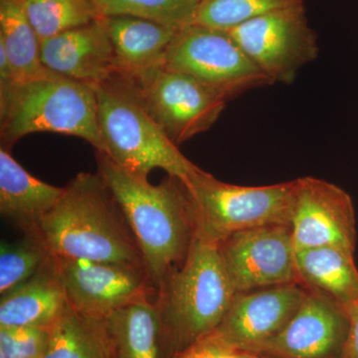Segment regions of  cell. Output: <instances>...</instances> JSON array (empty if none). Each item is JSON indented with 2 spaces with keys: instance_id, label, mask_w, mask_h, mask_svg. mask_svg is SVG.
<instances>
[{
  "instance_id": "obj_1",
  "label": "cell",
  "mask_w": 358,
  "mask_h": 358,
  "mask_svg": "<svg viewBox=\"0 0 358 358\" xmlns=\"http://www.w3.org/2000/svg\"><path fill=\"white\" fill-rule=\"evenodd\" d=\"M98 173L121 207L155 292L185 260L195 231L194 214L185 183L169 176L154 185L96 152Z\"/></svg>"
},
{
  "instance_id": "obj_2",
  "label": "cell",
  "mask_w": 358,
  "mask_h": 358,
  "mask_svg": "<svg viewBox=\"0 0 358 358\" xmlns=\"http://www.w3.org/2000/svg\"><path fill=\"white\" fill-rule=\"evenodd\" d=\"M31 237L56 258L145 267L133 231L98 171L71 179Z\"/></svg>"
},
{
  "instance_id": "obj_3",
  "label": "cell",
  "mask_w": 358,
  "mask_h": 358,
  "mask_svg": "<svg viewBox=\"0 0 358 358\" xmlns=\"http://www.w3.org/2000/svg\"><path fill=\"white\" fill-rule=\"evenodd\" d=\"M218 242L194 231L183 263L155 292L159 358H173L221 324L237 294Z\"/></svg>"
},
{
  "instance_id": "obj_4",
  "label": "cell",
  "mask_w": 358,
  "mask_h": 358,
  "mask_svg": "<svg viewBox=\"0 0 358 358\" xmlns=\"http://www.w3.org/2000/svg\"><path fill=\"white\" fill-rule=\"evenodd\" d=\"M103 154L129 173L148 178L154 169L187 180L201 171L181 154L148 114L136 85L117 74L95 85Z\"/></svg>"
},
{
  "instance_id": "obj_5",
  "label": "cell",
  "mask_w": 358,
  "mask_h": 358,
  "mask_svg": "<svg viewBox=\"0 0 358 358\" xmlns=\"http://www.w3.org/2000/svg\"><path fill=\"white\" fill-rule=\"evenodd\" d=\"M35 133L77 136L102 152L95 87L53 72L14 84L0 96L1 147Z\"/></svg>"
},
{
  "instance_id": "obj_6",
  "label": "cell",
  "mask_w": 358,
  "mask_h": 358,
  "mask_svg": "<svg viewBox=\"0 0 358 358\" xmlns=\"http://www.w3.org/2000/svg\"><path fill=\"white\" fill-rule=\"evenodd\" d=\"M182 182L192 201L195 231L218 243L239 231L291 226L296 179L273 185L240 186L218 180L201 169Z\"/></svg>"
},
{
  "instance_id": "obj_7",
  "label": "cell",
  "mask_w": 358,
  "mask_h": 358,
  "mask_svg": "<svg viewBox=\"0 0 358 358\" xmlns=\"http://www.w3.org/2000/svg\"><path fill=\"white\" fill-rule=\"evenodd\" d=\"M164 66L196 80L227 102L273 85L229 33L195 23L179 30Z\"/></svg>"
},
{
  "instance_id": "obj_8",
  "label": "cell",
  "mask_w": 358,
  "mask_h": 358,
  "mask_svg": "<svg viewBox=\"0 0 358 358\" xmlns=\"http://www.w3.org/2000/svg\"><path fill=\"white\" fill-rule=\"evenodd\" d=\"M227 32L272 84L294 83L299 71L319 56L305 4L273 11Z\"/></svg>"
},
{
  "instance_id": "obj_9",
  "label": "cell",
  "mask_w": 358,
  "mask_h": 358,
  "mask_svg": "<svg viewBox=\"0 0 358 358\" xmlns=\"http://www.w3.org/2000/svg\"><path fill=\"white\" fill-rule=\"evenodd\" d=\"M129 79L136 85L148 114L178 148L211 129L227 105L215 92L166 66Z\"/></svg>"
},
{
  "instance_id": "obj_10",
  "label": "cell",
  "mask_w": 358,
  "mask_h": 358,
  "mask_svg": "<svg viewBox=\"0 0 358 358\" xmlns=\"http://www.w3.org/2000/svg\"><path fill=\"white\" fill-rule=\"evenodd\" d=\"M73 310L102 320L155 289L143 266L52 257Z\"/></svg>"
},
{
  "instance_id": "obj_11",
  "label": "cell",
  "mask_w": 358,
  "mask_h": 358,
  "mask_svg": "<svg viewBox=\"0 0 358 358\" xmlns=\"http://www.w3.org/2000/svg\"><path fill=\"white\" fill-rule=\"evenodd\" d=\"M219 251L237 293L299 282L291 226L233 233L219 243Z\"/></svg>"
},
{
  "instance_id": "obj_12",
  "label": "cell",
  "mask_w": 358,
  "mask_h": 358,
  "mask_svg": "<svg viewBox=\"0 0 358 358\" xmlns=\"http://www.w3.org/2000/svg\"><path fill=\"white\" fill-rule=\"evenodd\" d=\"M291 228L296 250L336 247L355 254L357 218L352 197L324 179H296Z\"/></svg>"
},
{
  "instance_id": "obj_13",
  "label": "cell",
  "mask_w": 358,
  "mask_h": 358,
  "mask_svg": "<svg viewBox=\"0 0 358 358\" xmlns=\"http://www.w3.org/2000/svg\"><path fill=\"white\" fill-rule=\"evenodd\" d=\"M350 331L348 313L308 291L288 324L252 352L273 358H343Z\"/></svg>"
},
{
  "instance_id": "obj_14",
  "label": "cell",
  "mask_w": 358,
  "mask_h": 358,
  "mask_svg": "<svg viewBox=\"0 0 358 358\" xmlns=\"http://www.w3.org/2000/svg\"><path fill=\"white\" fill-rule=\"evenodd\" d=\"M306 294L300 282L238 293L214 333L231 350L252 352L284 329Z\"/></svg>"
},
{
  "instance_id": "obj_15",
  "label": "cell",
  "mask_w": 358,
  "mask_h": 358,
  "mask_svg": "<svg viewBox=\"0 0 358 358\" xmlns=\"http://www.w3.org/2000/svg\"><path fill=\"white\" fill-rule=\"evenodd\" d=\"M41 60L50 72L93 86L119 74L112 42L99 18L42 41Z\"/></svg>"
},
{
  "instance_id": "obj_16",
  "label": "cell",
  "mask_w": 358,
  "mask_h": 358,
  "mask_svg": "<svg viewBox=\"0 0 358 358\" xmlns=\"http://www.w3.org/2000/svg\"><path fill=\"white\" fill-rule=\"evenodd\" d=\"M99 20L112 42L119 74L127 78L164 66L181 29L134 16H100Z\"/></svg>"
},
{
  "instance_id": "obj_17",
  "label": "cell",
  "mask_w": 358,
  "mask_h": 358,
  "mask_svg": "<svg viewBox=\"0 0 358 358\" xmlns=\"http://www.w3.org/2000/svg\"><path fill=\"white\" fill-rule=\"evenodd\" d=\"M67 307L64 287L50 256L36 274L1 294L0 327L51 329Z\"/></svg>"
},
{
  "instance_id": "obj_18",
  "label": "cell",
  "mask_w": 358,
  "mask_h": 358,
  "mask_svg": "<svg viewBox=\"0 0 358 358\" xmlns=\"http://www.w3.org/2000/svg\"><path fill=\"white\" fill-rule=\"evenodd\" d=\"M64 187L48 185L20 166L7 148H0V212L4 218L34 236Z\"/></svg>"
},
{
  "instance_id": "obj_19",
  "label": "cell",
  "mask_w": 358,
  "mask_h": 358,
  "mask_svg": "<svg viewBox=\"0 0 358 358\" xmlns=\"http://www.w3.org/2000/svg\"><path fill=\"white\" fill-rule=\"evenodd\" d=\"M296 267L303 288L329 299L343 310L358 300L355 254L336 247L296 250Z\"/></svg>"
},
{
  "instance_id": "obj_20",
  "label": "cell",
  "mask_w": 358,
  "mask_h": 358,
  "mask_svg": "<svg viewBox=\"0 0 358 358\" xmlns=\"http://www.w3.org/2000/svg\"><path fill=\"white\" fill-rule=\"evenodd\" d=\"M102 320L112 358H159L155 296L129 303Z\"/></svg>"
},
{
  "instance_id": "obj_21",
  "label": "cell",
  "mask_w": 358,
  "mask_h": 358,
  "mask_svg": "<svg viewBox=\"0 0 358 358\" xmlns=\"http://www.w3.org/2000/svg\"><path fill=\"white\" fill-rule=\"evenodd\" d=\"M0 46L6 51L15 83L47 76L41 42L26 15L23 0H0Z\"/></svg>"
},
{
  "instance_id": "obj_22",
  "label": "cell",
  "mask_w": 358,
  "mask_h": 358,
  "mask_svg": "<svg viewBox=\"0 0 358 358\" xmlns=\"http://www.w3.org/2000/svg\"><path fill=\"white\" fill-rule=\"evenodd\" d=\"M44 358H112L103 320L80 315L68 303L51 329Z\"/></svg>"
},
{
  "instance_id": "obj_23",
  "label": "cell",
  "mask_w": 358,
  "mask_h": 358,
  "mask_svg": "<svg viewBox=\"0 0 358 358\" xmlns=\"http://www.w3.org/2000/svg\"><path fill=\"white\" fill-rule=\"evenodd\" d=\"M40 42L100 17L91 0H23Z\"/></svg>"
},
{
  "instance_id": "obj_24",
  "label": "cell",
  "mask_w": 358,
  "mask_h": 358,
  "mask_svg": "<svg viewBox=\"0 0 358 358\" xmlns=\"http://www.w3.org/2000/svg\"><path fill=\"white\" fill-rule=\"evenodd\" d=\"M100 16L127 15L182 28L193 24L199 0H91Z\"/></svg>"
},
{
  "instance_id": "obj_25",
  "label": "cell",
  "mask_w": 358,
  "mask_h": 358,
  "mask_svg": "<svg viewBox=\"0 0 358 358\" xmlns=\"http://www.w3.org/2000/svg\"><path fill=\"white\" fill-rule=\"evenodd\" d=\"M306 1L307 0H199L194 23L227 31L254 18L287 7L305 4Z\"/></svg>"
},
{
  "instance_id": "obj_26",
  "label": "cell",
  "mask_w": 358,
  "mask_h": 358,
  "mask_svg": "<svg viewBox=\"0 0 358 358\" xmlns=\"http://www.w3.org/2000/svg\"><path fill=\"white\" fill-rule=\"evenodd\" d=\"M49 255L36 238L26 236L0 246V294L31 278L48 261Z\"/></svg>"
},
{
  "instance_id": "obj_27",
  "label": "cell",
  "mask_w": 358,
  "mask_h": 358,
  "mask_svg": "<svg viewBox=\"0 0 358 358\" xmlns=\"http://www.w3.org/2000/svg\"><path fill=\"white\" fill-rule=\"evenodd\" d=\"M51 329L0 327V358H44Z\"/></svg>"
},
{
  "instance_id": "obj_28",
  "label": "cell",
  "mask_w": 358,
  "mask_h": 358,
  "mask_svg": "<svg viewBox=\"0 0 358 358\" xmlns=\"http://www.w3.org/2000/svg\"><path fill=\"white\" fill-rule=\"evenodd\" d=\"M229 352L230 348L213 331L178 352L173 358H222Z\"/></svg>"
},
{
  "instance_id": "obj_29",
  "label": "cell",
  "mask_w": 358,
  "mask_h": 358,
  "mask_svg": "<svg viewBox=\"0 0 358 358\" xmlns=\"http://www.w3.org/2000/svg\"><path fill=\"white\" fill-rule=\"evenodd\" d=\"M345 312L350 320V331L343 358H358V300Z\"/></svg>"
},
{
  "instance_id": "obj_30",
  "label": "cell",
  "mask_w": 358,
  "mask_h": 358,
  "mask_svg": "<svg viewBox=\"0 0 358 358\" xmlns=\"http://www.w3.org/2000/svg\"><path fill=\"white\" fill-rule=\"evenodd\" d=\"M222 358H273L267 355H258V353L249 352H240V350H231L226 353Z\"/></svg>"
}]
</instances>
